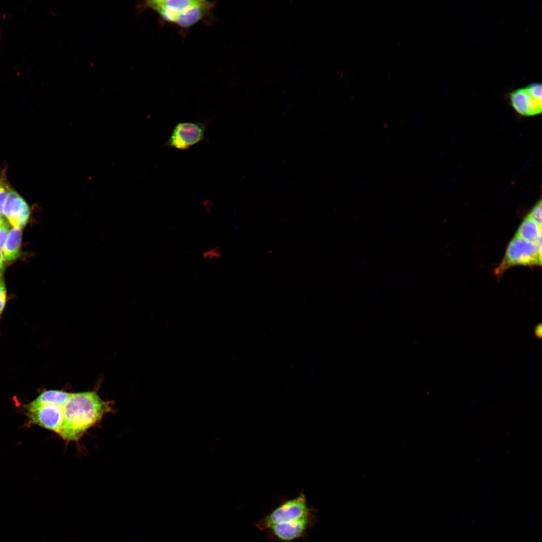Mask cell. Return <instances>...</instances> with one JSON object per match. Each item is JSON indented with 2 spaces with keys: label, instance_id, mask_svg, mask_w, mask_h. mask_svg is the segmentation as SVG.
<instances>
[{
  "label": "cell",
  "instance_id": "cell-1",
  "mask_svg": "<svg viewBox=\"0 0 542 542\" xmlns=\"http://www.w3.org/2000/svg\"><path fill=\"white\" fill-rule=\"evenodd\" d=\"M314 514L302 492L283 502L257 522L256 526L278 542H293L303 537L313 525Z\"/></svg>",
  "mask_w": 542,
  "mask_h": 542
},
{
  "label": "cell",
  "instance_id": "cell-2",
  "mask_svg": "<svg viewBox=\"0 0 542 542\" xmlns=\"http://www.w3.org/2000/svg\"><path fill=\"white\" fill-rule=\"evenodd\" d=\"M112 410V403L102 400L95 391L71 393L57 434L65 441H77Z\"/></svg>",
  "mask_w": 542,
  "mask_h": 542
},
{
  "label": "cell",
  "instance_id": "cell-3",
  "mask_svg": "<svg viewBox=\"0 0 542 542\" xmlns=\"http://www.w3.org/2000/svg\"><path fill=\"white\" fill-rule=\"evenodd\" d=\"M216 3L205 0H150L141 2L137 8L140 11L151 10L158 15L162 23L185 30L200 22L208 21Z\"/></svg>",
  "mask_w": 542,
  "mask_h": 542
},
{
  "label": "cell",
  "instance_id": "cell-4",
  "mask_svg": "<svg viewBox=\"0 0 542 542\" xmlns=\"http://www.w3.org/2000/svg\"><path fill=\"white\" fill-rule=\"evenodd\" d=\"M541 264V254L535 243L514 236L509 243L504 257L494 275L500 278L508 268L516 265L538 266Z\"/></svg>",
  "mask_w": 542,
  "mask_h": 542
},
{
  "label": "cell",
  "instance_id": "cell-5",
  "mask_svg": "<svg viewBox=\"0 0 542 542\" xmlns=\"http://www.w3.org/2000/svg\"><path fill=\"white\" fill-rule=\"evenodd\" d=\"M507 97L514 110L524 116H532L541 112V84L532 82L509 92Z\"/></svg>",
  "mask_w": 542,
  "mask_h": 542
},
{
  "label": "cell",
  "instance_id": "cell-6",
  "mask_svg": "<svg viewBox=\"0 0 542 542\" xmlns=\"http://www.w3.org/2000/svg\"><path fill=\"white\" fill-rule=\"evenodd\" d=\"M208 123L205 122H182L174 127L165 147L186 150L205 140Z\"/></svg>",
  "mask_w": 542,
  "mask_h": 542
},
{
  "label": "cell",
  "instance_id": "cell-7",
  "mask_svg": "<svg viewBox=\"0 0 542 542\" xmlns=\"http://www.w3.org/2000/svg\"><path fill=\"white\" fill-rule=\"evenodd\" d=\"M2 213L11 225L21 229L27 223L30 210L26 201L17 192L10 188Z\"/></svg>",
  "mask_w": 542,
  "mask_h": 542
},
{
  "label": "cell",
  "instance_id": "cell-8",
  "mask_svg": "<svg viewBox=\"0 0 542 542\" xmlns=\"http://www.w3.org/2000/svg\"><path fill=\"white\" fill-rule=\"evenodd\" d=\"M63 407L53 404L41 406L28 412L29 421L58 434L62 424Z\"/></svg>",
  "mask_w": 542,
  "mask_h": 542
},
{
  "label": "cell",
  "instance_id": "cell-9",
  "mask_svg": "<svg viewBox=\"0 0 542 542\" xmlns=\"http://www.w3.org/2000/svg\"><path fill=\"white\" fill-rule=\"evenodd\" d=\"M71 393L59 390H48L40 393L34 400L26 405L28 412L35 410L46 404L64 406Z\"/></svg>",
  "mask_w": 542,
  "mask_h": 542
},
{
  "label": "cell",
  "instance_id": "cell-10",
  "mask_svg": "<svg viewBox=\"0 0 542 542\" xmlns=\"http://www.w3.org/2000/svg\"><path fill=\"white\" fill-rule=\"evenodd\" d=\"M22 238L20 229L14 227L10 230L2 249L4 261L12 262L20 256Z\"/></svg>",
  "mask_w": 542,
  "mask_h": 542
},
{
  "label": "cell",
  "instance_id": "cell-11",
  "mask_svg": "<svg viewBox=\"0 0 542 542\" xmlns=\"http://www.w3.org/2000/svg\"><path fill=\"white\" fill-rule=\"evenodd\" d=\"M515 236L535 243L541 236V227L527 216L520 224Z\"/></svg>",
  "mask_w": 542,
  "mask_h": 542
},
{
  "label": "cell",
  "instance_id": "cell-12",
  "mask_svg": "<svg viewBox=\"0 0 542 542\" xmlns=\"http://www.w3.org/2000/svg\"><path fill=\"white\" fill-rule=\"evenodd\" d=\"M10 188L7 181L5 173H0V213H2Z\"/></svg>",
  "mask_w": 542,
  "mask_h": 542
},
{
  "label": "cell",
  "instance_id": "cell-13",
  "mask_svg": "<svg viewBox=\"0 0 542 542\" xmlns=\"http://www.w3.org/2000/svg\"><path fill=\"white\" fill-rule=\"evenodd\" d=\"M527 217L541 227V200L540 199L530 211Z\"/></svg>",
  "mask_w": 542,
  "mask_h": 542
},
{
  "label": "cell",
  "instance_id": "cell-14",
  "mask_svg": "<svg viewBox=\"0 0 542 542\" xmlns=\"http://www.w3.org/2000/svg\"><path fill=\"white\" fill-rule=\"evenodd\" d=\"M3 273V272H0V318L4 310L7 302V290Z\"/></svg>",
  "mask_w": 542,
  "mask_h": 542
},
{
  "label": "cell",
  "instance_id": "cell-15",
  "mask_svg": "<svg viewBox=\"0 0 542 542\" xmlns=\"http://www.w3.org/2000/svg\"><path fill=\"white\" fill-rule=\"evenodd\" d=\"M10 231V225L8 221L4 218L0 226V254H2V249L5 241Z\"/></svg>",
  "mask_w": 542,
  "mask_h": 542
},
{
  "label": "cell",
  "instance_id": "cell-16",
  "mask_svg": "<svg viewBox=\"0 0 542 542\" xmlns=\"http://www.w3.org/2000/svg\"><path fill=\"white\" fill-rule=\"evenodd\" d=\"M218 247L211 249L203 253V257L205 258L210 259L219 257L221 256V254L218 251Z\"/></svg>",
  "mask_w": 542,
  "mask_h": 542
},
{
  "label": "cell",
  "instance_id": "cell-17",
  "mask_svg": "<svg viewBox=\"0 0 542 542\" xmlns=\"http://www.w3.org/2000/svg\"><path fill=\"white\" fill-rule=\"evenodd\" d=\"M4 271V260L3 255L0 254V272Z\"/></svg>",
  "mask_w": 542,
  "mask_h": 542
},
{
  "label": "cell",
  "instance_id": "cell-18",
  "mask_svg": "<svg viewBox=\"0 0 542 542\" xmlns=\"http://www.w3.org/2000/svg\"><path fill=\"white\" fill-rule=\"evenodd\" d=\"M3 219H4V217H1V218H0V226H1V223H2V221H3Z\"/></svg>",
  "mask_w": 542,
  "mask_h": 542
},
{
  "label": "cell",
  "instance_id": "cell-19",
  "mask_svg": "<svg viewBox=\"0 0 542 542\" xmlns=\"http://www.w3.org/2000/svg\"><path fill=\"white\" fill-rule=\"evenodd\" d=\"M1 214L2 213H0V218L2 217Z\"/></svg>",
  "mask_w": 542,
  "mask_h": 542
}]
</instances>
